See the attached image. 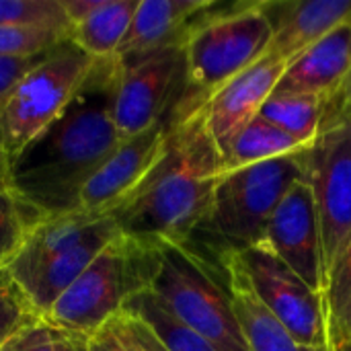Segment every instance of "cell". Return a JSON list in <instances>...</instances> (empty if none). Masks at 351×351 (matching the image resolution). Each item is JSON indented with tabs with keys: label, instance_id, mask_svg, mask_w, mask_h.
Listing matches in <instances>:
<instances>
[{
	"label": "cell",
	"instance_id": "obj_1",
	"mask_svg": "<svg viewBox=\"0 0 351 351\" xmlns=\"http://www.w3.org/2000/svg\"><path fill=\"white\" fill-rule=\"evenodd\" d=\"M119 62L97 60L66 111L8 165V183L47 216L78 210L88 177L125 140L111 115Z\"/></svg>",
	"mask_w": 351,
	"mask_h": 351
},
{
	"label": "cell",
	"instance_id": "obj_2",
	"mask_svg": "<svg viewBox=\"0 0 351 351\" xmlns=\"http://www.w3.org/2000/svg\"><path fill=\"white\" fill-rule=\"evenodd\" d=\"M222 175L224 156L197 109L169 121L160 158L109 218L138 241L187 243L206 220Z\"/></svg>",
	"mask_w": 351,
	"mask_h": 351
},
{
	"label": "cell",
	"instance_id": "obj_3",
	"mask_svg": "<svg viewBox=\"0 0 351 351\" xmlns=\"http://www.w3.org/2000/svg\"><path fill=\"white\" fill-rule=\"evenodd\" d=\"M271 25L261 2H210L183 45L185 88L167 121L197 111L220 86L259 62L271 43Z\"/></svg>",
	"mask_w": 351,
	"mask_h": 351
},
{
	"label": "cell",
	"instance_id": "obj_4",
	"mask_svg": "<svg viewBox=\"0 0 351 351\" xmlns=\"http://www.w3.org/2000/svg\"><path fill=\"white\" fill-rule=\"evenodd\" d=\"M308 148L241 167L222 175L206 220L187 241L197 251H245L255 247L288 189L306 177Z\"/></svg>",
	"mask_w": 351,
	"mask_h": 351
},
{
	"label": "cell",
	"instance_id": "obj_5",
	"mask_svg": "<svg viewBox=\"0 0 351 351\" xmlns=\"http://www.w3.org/2000/svg\"><path fill=\"white\" fill-rule=\"evenodd\" d=\"M156 267L154 243L119 232L53 302L43 321L60 333L90 339L128 300L150 290Z\"/></svg>",
	"mask_w": 351,
	"mask_h": 351
},
{
	"label": "cell",
	"instance_id": "obj_6",
	"mask_svg": "<svg viewBox=\"0 0 351 351\" xmlns=\"http://www.w3.org/2000/svg\"><path fill=\"white\" fill-rule=\"evenodd\" d=\"M150 292L218 351H249L218 265L189 243L158 241Z\"/></svg>",
	"mask_w": 351,
	"mask_h": 351
},
{
	"label": "cell",
	"instance_id": "obj_7",
	"mask_svg": "<svg viewBox=\"0 0 351 351\" xmlns=\"http://www.w3.org/2000/svg\"><path fill=\"white\" fill-rule=\"evenodd\" d=\"M95 62L76 43L64 39L16 84L0 107V148L8 160L66 111Z\"/></svg>",
	"mask_w": 351,
	"mask_h": 351
},
{
	"label": "cell",
	"instance_id": "obj_8",
	"mask_svg": "<svg viewBox=\"0 0 351 351\" xmlns=\"http://www.w3.org/2000/svg\"><path fill=\"white\" fill-rule=\"evenodd\" d=\"M111 115L117 130L132 138L167 121L185 88L183 45L119 60Z\"/></svg>",
	"mask_w": 351,
	"mask_h": 351
},
{
	"label": "cell",
	"instance_id": "obj_9",
	"mask_svg": "<svg viewBox=\"0 0 351 351\" xmlns=\"http://www.w3.org/2000/svg\"><path fill=\"white\" fill-rule=\"evenodd\" d=\"M311 185L323 247L325 278L351 239V123L317 136L306 156Z\"/></svg>",
	"mask_w": 351,
	"mask_h": 351
},
{
	"label": "cell",
	"instance_id": "obj_10",
	"mask_svg": "<svg viewBox=\"0 0 351 351\" xmlns=\"http://www.w3.org/2000/svg\"><path fill=\"white\" fill-rule=\"evenodd\" d=\"M261 304L304 348H329L325 298L263 247L234 251Z\"/></svg>",
	"mask_w": 351,
	"mask_h": 351
},
{
	"label": "cell",
	"instance_id": "obj_11",
	"mask_svg": "<svg viewBox=\"0 0 351 351\" xmlns=\"http://www.w3.org/2000/svg\"><path fill=\"white\" fill-rule=\"evenodd\" d=\"M263 247L286 263L311 290L323 294L327 286L323 267L321 230L311 185L300 179L278 204L261 241Z\"/></svg>",
	"mask_w": 351,
	"mask_h": 351
},
{
	"label": "cell",
	"instance_id": "obj_12",
	"mask_svg": "<svg viewBox=\"0 0 351 351\" xmlns=\"http://www.w3.org/2000/svg\"><path fill=\"white\" fill-rule=\"evenodd\" d=\"M167 130L169 121H160L125 138L84 183L78 210L95 218L109 216L152 171L165 150Z\"/></svg>",
	"mask_w": 351,
	"mask_h": 351
},
{
	"label": "cell",
	"instance_id": "obj_13",
	"mask_svg": "<svg viewBox=\"0 0 351 351\" xmlns=\"http://www.w3.org/2000/svg\"><path fill=\"white\" fill-rule=\"evenodd\" d=\"M288 64L290 60L263 56L259 62L220 86L199 107L222 156H226L239 132L259 113L263 103L271 97Z\"/></svg>",
	"mask_w": 351,
	"mask_h": 351
},
{
	"label": "cell",
	"instance_id": "obj_14",
	"mask_svg": "<svg viewBox=\"0 0 351 351\" xmlns=\"http://www.w3.org/2000/svg\"><path fill=\"white\" fill-rule=\"evenodd\" d=\"M271 25V43L265 56L294 60L329 31L351 19V0L261 2Z\"/></svg>",
	"mask_w": 351,
	"mask_h": 351
},
{
	"label": "cell",
	"instance_id": "obj_15",
	"mask_svg": "<svg viewBox=\"0 0 351 351\" xmlns=\"http://www.w3.org/2000/svg\"><path fill=\"white\" fill-rule=\"evenodd\" d=\"M351 68V19L329 31L300 56H296L282 74L276 95H317L329 99Z\"/></svg>",
	"mask_w": 351,
	"mask_h": 351
},
{
	"label": "cell",
	"instance_id": "obj_16",
	"mask_svg": "<svg viewBox=\"0 0 351 351\" xmlns=\"http://www.w3.org/2000/svg\"><path fill=\"white\" fill-rule=\"evenodd\" d=\"M208 259H212L220 269L249 351H329V348H304L290 337V333L257 298L234 251H220Z\"/></svg>",
	"mask_w": 351,
	"mask_h": 351
},
{
	"label": "cell",
	"instance_id": "obj_17",
	"mask_svg": "<svg viewBox=\"0 0 351 351\" xmlns=\"http://www.w3.org/2000/svg\"><path fill=\"white\" fill-rule=\"evenodd\" d=\"M119 232L121 230L117 228L113 218L103 216L95 220L88 232L76 245L47 261L19 286L27 300L31 302V306L41 315V319Z\"/></svg>",
	"mask_w": 351,
	"mask_h": 351
},
{
	"label": "cell",
	"instance_id": "obj_18",
	"mask_svg": "<svg viewBox=\"0 0 351 351\" xmlns=\"http://www.w3.org/2000/svg\"><path fill=\"white\" fill-rule=\"evenodd\" d=\"M212 0H138L132 25L117 49L119 60L185 45L195 19Z\"/></svg>",
	"mask_w": 351,
	"mask_h": 351
},
{
	"label": "cell",
	"instance_id": "obj_19",
	"mask_svg": "<svg viewBox=\"0 0 351 351\" xmlns=\"http://www.w3.org/2000/svg\"><path fill=\"white\" fill-rule=\"evenodd\" d=\"M99 220L95 216H88L80 210L49 216L29 239L27 247L21 251V255L6 267L10 278L16 286H21L25 280H29L39 267H43L47 261L76 245L93 226V222Z\"/></svg>",
	"mask_w": 351,
	"mask_h": 351
},
{
	"label": "cell",
	"instance_id": "obj_20",
	"mask_svg": "<svg viewBox=\"0 0 351 351\" xmlns=\"http://www.w3.org/2000/svg\"><path fill=\"white\" fill-rule=\"evenodd\" d=\"M138 0H101L97 8L78 21L70 31V41L95 60L115 58L132 25Z\"/></svg>",
	"mask_w": 351,
	"mask_h": 351
},
{
	"label": "cell",
	"instance_id": "obj_21",
	"mask_svg": "<svg viewBox=\"0 0 351 351\" xmlns=\"http://www.w3.org/2000/svg\"><path fill=\"white\" fill-rule=\"evenodd\" d=\"M313 144L300 142L298 138L290 136L288 132L280 130L278 125L255 115L232 140V144L224 156V173L241 169V167L257 165L263 160L280 158V156L304 150Z\"/></svg>",
	"mask_w": 351,
	"mask_h": 351
},
{
	"label": "cell",
	"instance_id": "obj_22",
	"mask_svg": "<svg viewBox=\"0 0 351 351\" xmlns=\"http://www.w3.org/2000/svg\"><path fill=\"white\" fill-rule=\"evenodd\" d=\"M49 216L25 199L10 183L0 181V269H6Z\"/></svg>",
	"mask_w": 351,
	"mask_h": 351
},
{
	"label": "cell",
	"instance_id": "obj_23",
	"mask_svg": "<svg viewBox=\"0 0 351 351\" xmlns=\"http://www.w3.org/2000/svg\"><path fill=\"white\" fill-rule=\"evenodd\" d=\"M121 311L148 325L169 351H218L206 337L183 325L150 290L128 300Z\"/></svg>",
	"mask_w": 351,
	"mask_h": 351
},
{
	"label": "cell",
	"instance_id": "obj_24",
	"mask_svg": "<svg viewBox=\"0 0 351 351\" xmlns=\"http://www.w3.org/2000/svg\"><path fill=\"white\" fill-rule=\"evenodd\" d=\"M323 298L329 351H351V239L327 278Z\"/></svg>",
	"mask_w": 351,
	"mask_h": 351
},
{
	"label": "cell",
	"instance_id": "obj_25",
	"mask_svg": "<svg viewBox=\"0 0 351 351\" xmlns=\"http://www.w3.org/2000/svg\"><path fill=\"white\" fill-rule=\"evenodd\" d=\"M325 99L317 95H276L263 103L259 117L298 138L300 142L313 144L319 136Z\"/></svg>",
	"mask_w": 351,
	"mask_h": 351
},
{
	"label": "cell",
	"instance_id": "obj_26",
	"mask_svg": "<svg viewBox=\"0 0 351 351\" xmlns=\"http://www.w3.org/2000/svg\"><path fill=\"white\" fill-rule=\"evenodd\" d=\"M0 27H39L70 37L72 23L60 0H0Z\"/></svg>",
	"mask_w": 351,
	"mask_h": 351
},
{
	"label": "cell",
	"instance_id": "obj_27",
	"mask_svg": "<svg viewBox=\"0 0 351 351\" xmlns=\"http://www.w3.org/2000/svg\"><path fill=\"white\" fill-rule=\"evenodd\" d=\"M41 321V315L31 306L10 274L0 269V343L25 333Z\"/></svg>",
	"mask_w": 351,
	"mask_h": 351
},
{
	"label": "cell",
	"instance_id": "obj_28",
	"mask_svg": "<svg viewBox=\"0 0 351 351\" xmlns=\"http://www.w3.org/2000/svg\"><path fill=\"white\" fill-rule=\"evenodd\" d=\"M64 39L62 31L39 27H0V56H35L53 49Z\"/></svg>",
	"mask_w": 351,
	"mask_h": 351
},
{
	"label": "cell",
	"instance_id": "obj_29",
	"mask_svg": "<svg viewBox=\"0 0 351 351\" xmlns=\"http://www.w3.org/2000/svg\"><path fill=\"white\" fill-rule=\"evenodd\" d=\"M107 327L123 351H169L160 343V339L150 331L148 325H144L140 319L123 311L117 313L107 323Z\"/></svg>",
	"mask_w": 351,
	"mask_h": 351
},
{
	"label": "cell",
	"instance_id": "obj_30",
	"mask_svg": "<svg viewBox=\"0 0 351 351\" xmlns=\"http://www.w3.org/2000/svg\"><path fill=\"white\" fill-rule=\"evenodd\" d=\"M49 51L35 53V56H0V107L4 105V101L8 99V95L16 88V84L39 62H43Z\"/></svg>",
	"mask_w": 351,
	"mask_h": 351
},
{
	"label": "cell",
	"instance_id": "obj_31",
	"mask_svg": "<svg viewBox=\"0 0 351 351\" xmlns=\"http://www.w3.org/2000/svg\"><path fill=\"white\" fill-rule=\"evenodd\" d=\"M346 123H351V68L339 88L329 99H325L319 134Z\"/></svg>",
	"mask_w": 351,
	"mask_h": 351
},
{
	"label": "cell",
	"instance_id": "obj_32",
	"mask_svg": "<svg viewBox=\"0 0 351 351\" xmlns=\"http://www.w3.org/2000/svg\"><path fill=\"white\" fill-rule=\"evenodd\" d=\"M60 335L62 333L58 329H53L45 321H41L19 337L14 351H56V343H58Z\"/></svg>",
	"mask_w": 351,
	"mask_h": 351
},
{
	"label": "cell",
	"instance_id": "obj_33",
	"mask_svg": "<svg viewBox=\"0 0 351 351\" xmlns=\"http://www.w3.org/2000/svg\"><path fill=\"white\" fill-rule=\"evenodd\" d=\"M88 351H123L119 348V343L115 341V337L111 335L109 327L105 325L97 335H93L88 339Z\"/></svg>",
	"mask_w": 351,
	"mask_h": 351
},
{
	"label": "cell",
	"instance_id": "obj_34",
	"mask_svg": "<svg viewBox=\"0 0 351 351\" xmlns=\"http://www.w3.org/2000/svg\"><path fill=\"white\" fill-rule=\"evenodd\" d=\"M56 351H88V339L62 333L58 343H56Z\"/></svg>",
	"mask_w": 351,
	"mask_h": 351
},
{
	"label": "cell",
	"instance_id": "obj_35",
	"mask_svg": "<svg viewBox=\"0 0 351 351\" xmlns=\"http://www.w3.org/2000/svg\"><path fill=\"white\" fill-rule=\"evenodd\" d=\"M8 165H10V160L4 154V150L0 148V181H6L8 179Z\"/></svg>",
	"mask_w": 351,
	"mask_h": 351
},
{
	"label": "cell",
	"instance_id": "obj_36",
	"mask_svg": "<svg viewBox=\"0 0 351 351\" xmlns=\"http://www.w3.org/2000/svg\"><path fill=\"white\" fill-rule=\"evenodd\" d=\"M29 331V329H27ZM23 335V333H21ZM21 335H16V337H12V339H8V341H4V343H0V351H14L16 348V341H19V337Z\"/></svg>",
	"mask_w": 351,
	"mask_h": 351
}]
</instances>
